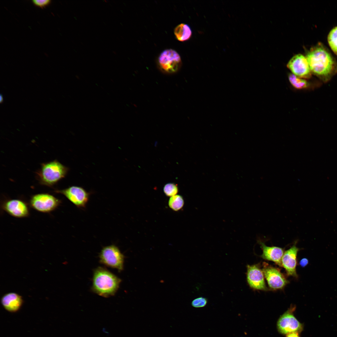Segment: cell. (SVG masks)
I'll return each instance as SVG.
<instances>
[{"mask_svg":"<svg viewBox=\"0 0 337 337\" xmlns=\"http://www.w3.org/2000/svg\"><path fill=\"white\" fill-rule=\"evenodd\" d=\"M121 281L119 278L107 269L98 267L94 272L92 290L101 296L109 297L116 292Z\"/></svg>","mask_w":337,"mask_h":337,"instance_id":"cell-2","label":"cell"},{"mask_svg":"<svg viewBox=\"0 0 337 337\" xmlns=\"http://www.w3.org/2000/svg\"><path fill=\"white\" fill-rule=\"evenodd\" d=\"M174 33L178 40L183 42L190 39L192 35V31L189 25L181 23L175 28Z\"/></svg>","mask_w":337,"mask_h":337,"instance_id":"cell-16","label":"cell"},{"mask_svg":"<svg viewBox=\"0 0 337 337\" xmlns=\"http://www.w3.org/2000/svg\"><path fill=\"white\" fill-rule=\"evenodd\" d=\"M158 62L161 69L164 72L172 73L177 72L181 64L179 54L171 49L163 51L160 54Z\"/></svg>","mask_w":337,"mask_h":337,"instance_id":"cell-9","label":"cell"},{"mask_svg":"<svg viewBox=\"0 0 337 337\" xmlns=\"http://www.w3.org/2000/svg\"><path fill=\"white\" fill-rule=\"evenodd\" d=\"M287 67L296 76L303 79L310 78L311 72L305 57L300 54L293 57L287 64Z\"/></svg>","mask_w":337,"mask_h":337,"instance_id":"cell-11","label":"cell"},{"mask_svg":"<svg viewBox=\"0 0 337 337\" xmlns=\"http://www.w3.org/2000/svg\"><path fill=\"white\" fill-rule=\"evenodd\" d=\"M100 260L104 265L117 269H123L124 256L118 247L114 245L103 247L99 254Z\"/></svg>","mask_w":337,"mask_h":337,"instance_id":"cell-6","label":"cell"},{"mask_svg":"<svg viewBox=\"0 0 337 337\" xmlns=\"http://www.w3.org/2000/svg\"><path fill=\"white\" fill-rule=\"evenodd\" d=\"M312 73L326 82L337 72V62L320 43L311 48L306 57Z\"/></svg>","mask_w":337,"mask_h":337,"instance_id":"cell-1","label":"cell"},{"mask_svg":"<svg viewBox=\"0 0 337 337\" xmlns=\"http://www.w3.org/2000/svg\"><path fill=\"white\" fill-rule=\"evenodd\" d=\"M60 200L48 193H40L32 195L29 200L30 207L42 213H49L60 205Z\"/></svg>","mask_w":337,"mask_h":337,"instance_id":"cell-5","label":"cell"},{"mask_svg":"<svg viewBox=\"0 0 337 337\" xmlns=\"http://www.w3.org/2000/svg\"><path fill=\"white\" fill-rule=\"evenodd\" d=\"M288 78L292 86L296 89H305L309 86V83L306 81L292 73L289 74Z\"/></svg>","mask_w":337,"mask_h":337,"instance_id":"cell-17","label":"cell"},{"mask_svg":"<svg viewBox=\"0 0 337 337\" xmlns=\"http://www.w3.org/2000/svg\"><path fill=\"white\" fill-rule=\"evenodd\" d=\"M32 2L35 5L41 7H43L49 4L50 2V0H32Z\"/></svg>","mask_w":337,"mask_h":337,"instance_id":"cell-22","label":"cell"},{"mask_svg":"<svg viewBox=\"0 0 337 337\" xmlns=\"http://www.w3.org/2000/svg\"><path fill=\"white\" fill-rule=\"evenodd\" d=\"M69 170L56 160L43 163L37 172V179L41 184L51 187L65 178Z\"/></svg>","mask_w":337,"mask_h":337,"instance_id":"cell-3","label":"cell"},{"mask_svg":"<svg viewBox=\"0 0 337 337\" xmlns=\"http://www.w3.org/2000/svg\"><path fill=\"white\" fill-rule=\"evenodd\" d=\"M163 191L166 196L171 197L177 195L178 192V188L176 184L169 183L164 185Z\"/></svg>","mask_w":337,"mask_h":337,"instance_id":"cell-20","label":"cell"},{"mask_svg":"<svg viewBox=\"0 0 337 337\" xmlns=\"http://www.w3.org/2000/svg\"><path fill=\"white\" fill-rule=\"evenodd\" d=\"M262 270L269 287L272 289H282L289 283L278 268L264 262Z\"/></svg>","mask_w":337,"mask_h":337,"instance_id":"cell-10","label":"cell"},{"mask_svg":"<svg viewBox=\"0 0 337 337\" xmlns=\"http://www.w3.org/2000/svg\"><path fill=\"white\" fill-rule=\"evenodd\" d=\"M328 41L331 49L337 56V26L330 32L328 36Z\"/></svg>","mask_w":337,"mask_h":337,"instance_id":"cell-19","label":"cell"},{"mask_svg":"<svg viewBox=\"0 0 337 337\" xmlns=\"http://www.w3.org/2000/svg\"><path fill=\"white\" fill-rule=\"evenodd\" d=\"M1 303L3 307L10 313L19 311L22 306L23 300L22 297L15 292H9L4 294L1 298Z\"/></svg>","mask_w":337,"mask_h":337,"instance_id":"cell-15","label":"cell"},{"mask_svg":"<svg viewBox=\"0 0 337 337\" xmlns=\"http://www.w3.org/2000/svg\"><path fill=\"white\" fill-rule=\"evenodd\" d=\"M208 300L206 298L201 297L193 300L191 303V305L195 308H201L205 306Z\"/></svg>","mask_w":337,"mask_h":337,"instance_id":"cell-21","label":"cell"},{"mask_svg":"<svg viewBox=\"0 0 337 337\" xmlns=\"http://www.w3.org/2000/svg\"><path fill=\"white\" fill-rule=\"evenodd\" d=\"M299 334L297 332L291 333L286 334V337H300Z\"/></svg>","mask_w":337,"mask_h":337,"instance_id":"cell-24","label":"cell"},{"mask_svg":"<svg viewBox=\"0 0 337 337\" xmlns=\"http://www.w3.org/2000/svg\"><path fill=\"white\" fill-rule=\"evenodd\" d=\"M247 279L250 287L255 290L267 291L262 270L257 265H247Z\"/></svg>","mask_w":337,"mask_h":337,"instance_id":"cell-12","label":"cell"},{"mask_svg":"<svg viewBox=\"0 0 337 337\" xmlns=\"http://www.w3.org/2000/svg\"><path fill=\"white\" fill-rule=\"evenodd\" d=\"M257 242L260 245L263 252L261 257L264 259L272 261L279 266H282L281 259L284 252V249L278 247L267 246L260 240H258Z\"/></svg>","mask_w":337,"mask_h":337,"instance_id":"cell-14","label":"cell"},{"mask_svg":"<svg viewBox=\"0 0 337 337\" xmlns=\"http://www.w3.org/2000/svg\"><path fill=\"white\" fill-rule=\"evenodd\" d=\"M308 263V260L306 258H303L301 259L299 262L300 265L303 267L306 266Z\"/></svg>","mask_w":337,"mask_h":337,"instance_id":"cell-23","label":"cell"},{"mask_svg":"<svg viewBox=\"0 0 337 337\" xmlns=\"http://www.w3.org/2000/svg\"><path fill=\"white\" fill-rule=\"evenodd\" d=\"M297 242L289 249L285 251L281 259L282 266L285 269L288 275L297 277L296 272L297 256L300 249L296 246Z\"/></svg>","mask_w":337,"mask_h":337,"instance_id":"cell-13","label":"cell"},{"mask_svg":"<svg viewBox=\"0 0 337 337\" xmlns=\"http://www.w3.org/2000/svg\"><path fill=\"white\" fill-rule=\"evenodd\" d=\"M3 96L2 94L0 95V102L1 103H2L3 102Z\"/></svg>","mask_w":337,"mask_h":337,"instance_id":"cell-25","label":"cell"},{"mask_svg":"<svg viewBox=\"0 0 337 337\" xmlns=\"http://www.w3.org/2000/svg\"><path fill=\"white\" fill-rule=\"evenodd\" d=\"M29 205L20 198L6 199L2 201L1 208L10 215L16 218L27 217L30 215Z\"/></svg>","mask_w":337,"mask_h":337,"instance_id":"cell-7","label":"cell"},{"mask_svg":"<svg viewBox=\"0 0 337 337\" xmlns=\"http://www.w3.org/2000/svg\"><path fill=\"white\" fill-rule=\"evenodd\" d=\"M296 309L295 305H291L290 307L279 317L277 322L278 332L283 335L292 332L300 333L303 330V325L295 316L294 313Z\"/></svg>","mask_w":337,"mask_h":337,"instance_id":"cell-4","label":"cell"},{"mask_svg":"<svg viewBox=\"0 0 337 337\" xmlns=\"http://www.w3.org/2000/svg\"><path fill=\"white\" fill-rule=\"evenodd\" d=\"M184 205V199L182 196L179 195H176L170 197L168 202L169 208L175 211L181 209Z\"/></svg>","mask_w":337,"mask_h":337,"instance_id":"cell-18","label":"cell"},{"mask_svg":"<svg viewBox=\"0 0 337 337\" xmlns=\"http://www.w3.org/2000/svg\"></svg>","mask_w":337,"mask_h":337,"instance_id":"cell-26","label":"cell"},{"mask_svg":"<svg viewBox=\"0 0 337 337\" xmlns=\"http://www.w3.org/2000/svg\"><path fill=\"white\" fill-rule=\"evenodd\" d=\"M55 193L64 195L77 208H84L88 202L90 193L83 188L72 186L62 190H56Z\"/></svg>","mask_w":337,"mask_h":337,"instance_id":"cell-8","label":"cell"}]
</instances>
